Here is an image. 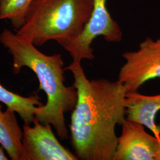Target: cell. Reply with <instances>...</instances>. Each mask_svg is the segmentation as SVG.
Here are the masks:
<instances>
[{"label": "cell", "mask_w": 160, "mask_h": 160, "mask_svg": "<svg viewBox=\"0 0 160 160\" xmlns=\"http://www.w3.org/2000/svg\"><path fill=\"white\" fill-rule=\"evenodd\" d=\"M64 69L73 75L78 94L69 125L75 154L78 160H113L116 126L126 119L125 87L118 80H88L80 62L72 61Z\"/></svg>", "instance_id": "obj_1"}, {"label": "cell", "mask_w": 160, "mask_h": 160, "mask_svg": "<svg viewBox=\"0 0 160 160\" xmlns=\"http://www.w3.org/2000/svg\"><path fill=\"white\" fill-rule=\"evenodd\" d=\"M122 57L126 62L120 68L118 81L126 92H137L149 80L160 78V38H147L137 51L125 52Z\"/></svg>", "instance_id": "obj_5"}, {"label": "cell", "mask_w": 160, "mask_h": 160, "mask_svg": "<svg viewBox=\"0 0 160 160\" xmlns=\"http://www.w3.org/2000/svg\"><path fill=\"white\" fill-rule=\"evenodd\" d=\"M33 126H23L25 160H78L77 155L59 142L51 124H43L36 118Z\"/></svg>", "instance_id": "obj_6"}, {"label": "cell", "mask_w": 160, "mask_h": 160, "mask_svg": "<svg viewBox=\"0 0 160 160\" xmlns=\"http://www.w3.org/2000/svg\"><path fill=\"white\" fill-rule=\"evenodd\" d=\"M23 131L17 122L15 112L0 104V145L12 160H25L23 152Z\"/></svg>", "instance_id": "obj_9"}, {"label": "cell", "mask_w": 160, "mask_h": 160, "mask_svg": "<svg viewBox=\"0 0 160 160\" xmlns=\"http://www.w3.org/2000/svg\"><path fill=\"white\" fill-rule=\"evenodd\" d=\"M92 7L93 0H33L16 33L35 46L53 40L62 47L81 33Z\"/></svg>", "instance_id": "obj_3"}, {"label": "cell", "mask_w": 160, "mask_h": 160, "mask_svg": "<svg viewBox=\"0 0 160 160\" xmlns=\"http://www.w3.org/2000/svg\"><path fill=\"white\" fill-rule=\"evenodd\" d=\"M126 118L146 126L155 137L160 138V125L155 116L160 111V94L145 96L137 92H126L125 98Z\"/></svg>", "instance_id": "obj_8"}, {"label": "cell", "mask_w": 160, "mask_h": 160, "mask_svg": "<svg viewBox=\"0 0 160 160\" xmlns=\"http://www.w3.org/2000/svg\"><path fill=\"white\" fill-rule=\"evenodd\" d=\"M4 149L0 145V160H8V158L5 154Z\"/></svg>", "instance_id": "obj_12"}, {"label": "cell", "mask_w": 160, "mask_h": 160, "mask_svg": "<svg viewBox=\"0 0 160 160\" xmlns=\"http://www.w3.org/2000/svg\"><path fill=\"white\" fill-rule=\"evenodd\" d=\"M33 0H0V20H8L18 30L23 26Z\"/></svg>", "instance_id": "obj_11"}, {"label": "cell", "mask_w": 160, "mask_h": 160, "mask_svg": "<svg viewBox=\"0 0 160 160\" xmlns=\"http://www.w3.org/2000/svg\"><path fill=\"white\" fill-rule=\"evenodd\" d=\"M0 43L12 57L13 74H18L23 67L30 69L39 80V90L46 94V104L36 108L35 118L43 124H51L61 139H68L64 115L74 109L78 94L74 86L65 85L61 54L45 55L31 42L8 29L1 33Z\"/></svg>", "instance_id": "obj_2"}, {"label": "cell", "mask_w": 160, "mask_h": 160, "mask_svg": "<svg viewBox=\"0 0 160 160\" xmlns=\"http://www.w3.org/2000/svg\"><path fill=\"white\" fill-rule=\"evenodd\" d=\"M157 160H160V150H159V153L157 157Z\"/></svg>", "instance_id": "obj_13"}, {"label": "cell", "mask_w": 160, "mask_h": 160, "mask_svg": "<svg viewBox=\"0 0 160 160\" xmlns=\"http://www.w3.org/2000/svg\"><path fill=\"white\" fill-rule=\"evenodd\" d=\"M0 102L7 108L12 109L20 116L26 125L33 123L36 108L43 105L37 94L29 97H23L6 89L0 84Z\"/></svg>", "instance_id": "obj_10"}, {"label": "cell", "mask_w": 160, "mask_h": 160, "mask_svg": "<svg viewBox=\"0 0 160 160\" xmlns=\"http://www.w3.org/2000/svg\"><path fill=\"white\" fill-rule=\"evenodd\" d=\"M121 126L113 160H157L160 138L148 134L143 125L126 118Z\"/></svg>", "instance_id": "obj_7"}, {"label": "cell", "mask_w": 160, "mask_h": 160, "mask_svg": "<svg viewBox=\"0 0 160 160\" xmlns=\"http://www.w3.org/2000/svg\"><path fill=\"white\" fill-rule=\"evenodd\" d=\"M107 1L93 0L91 16L84 28L77 38L62 46L72 61L81 62L83 59H94L92 43L98 36H102L109 43H118L122 40L123 32L108 11Z\"/></svg>", "instance_id": "obj_4"}]
</instances>
